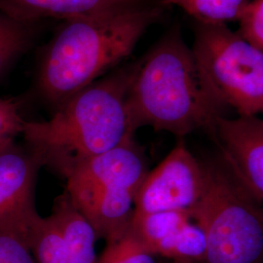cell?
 <instances>
[{
	"label": "cell",
	"instance_id": "1",
	"mask_svg": "<svg viewBox=\"0 0 263 263\" xmlns=\"http://www.w3.org/2000/svg\"><path fill=\"white\" fill-rule=\"evenodd\" d=\"M165 10L152 5L65 21L41 56L39 94L58 108L130 56Z\"/></svg>",
	"mask_w": 263,
	"mask_h": 263
},
{
	"label": "cell",
	"instance_id": "2",
	"mask_svg": "<svg viewBox=\"0 0 263 263\" xmlns=\"http://www.w3.org/2000/svg\"><path fill=\"white\" fill-rule=\"evenodd\" d=\"M127 108L135 131L148 126L182 139L214 130L226 108L204 84L192 49L175 25L138 60Z\"/></svg>",
	"mask_w": 263,
	"mask_h": 263
},
{
	"label": "cell",
	"instance_id": "3",
	"mask_svg": "<svg viewBox=\"0 0 263 263\" xmlns=\"http://www.w3.org/2000/svg\"><path fill=\"white\" fill-rule=\"evenodd\" d=\"M138 61L114 69L56 108L45 121H26V145L64 178L78 164L134 138L127 96Z\"/></svg>",
	"mask_w": 263,
	"mask_h": 263
},
{
	"label": "cell",
	"instance_id": "4",
	"mask_svg": "<svg viewBox=\"0 0 263 263\" xmlns=\"http://www.w3.org/2000/svg\"><path fill=\"white\" fill-rule=\"evenodd\" d=\"M203 196L189 212L206 236L201 263H263V209L226 162H204Z\"/></svg>",
	"mask_w": 263,
	"mask_h": 263
},
{
	"label": "cell",
	"instance_id": "5",
	"mask_svg": "<svg viewBox=\"0 0 263 263\" xmlns=\"http://www.w3.org/2000/svg\"><path fill=\"white\" fill-rule=\"evenodd\" d=\"M198 70L216 100L239 116L263 114V53L223 24L194 22Z\"/></svg>",
	"mask_w": 263,
	"mask_h": 263
},
{
	"label": "cell",
	"instance_id": "6",
	"mask_svg": "<svg viewBox=\"0 0 263 263\" xmlns=\"http://www.w3.org/2000/svg\"><path fill=\"white\" fill-rule=\"evenodd\" d=\"M205 183L203 162L179 139L165 159L147 173L136 195L133 216L190 212L203 196Z\"/></svg>",
	"mask_w": 263,
	"mask_h": 263
},
{
	"label": "cell",
	"instance_id": "7",
	"mask_svg": "<svg viewBox=\"0 0 263 263\" xmlns=\"http://www.w3.org/2000/svg\"><path fill=\"white\" fill-rule=\"evenodd\" d=\"M221 158L263 209V119L219 117L211 133Z\"/></svg>",
	"mask_w": 263,
	"mask_h": 263
},
{
	"label": "cell",
	"instance_id": "8",
	"mask_svg": "<svg viewBox=\"0 0 263 263\" xmlns=\"http://www.w3.org/2000/svg\"><path fill=\"white\" fill-rule=\"evenodd\" d=\"M27 236L35 263H98L97 235L81 216H67L57 226L52 216L37 215Z\"/></svg>",
	"mask_w": 263,
	"mask_h": 263
},
{
	"label": "cell",
	"instance_id": "9",
	"mask_svg": "<svg viewBox=\"0 0 263 263\" xmlns=\"http://www.w3.org/2000/svg\"><path fill=\"white\" fill-rule=\"evenodd\" d=\"M148 172L144 151L130 138L81 162L65 179L66 187L121 188L138 193Z\"/></svg>",
	"mask_w": 263,
	"mask_h": 263
},
{
	"label": "cell",
	"instance_id": "10",
	"mask_svg": "<svg viewBox=\"0 0 263 263\" xmlns=\"http://www.w3.org/2000/svg\"><path fill=\"white\" fill-rule=\"evenodd\" d=\"M44 163L27 145L14 142L0 152V223L29 222L38 215L34 187Z\"/></svg>",
	"mask_w": 263,
	"mask_h": 263
},
{
	"label": "cell",
	"instance_id": "11",
	"mask_svg": "<svg viewBox=\"0 0 263 263\" xmlns=\"http://www.w3.org/2000/svg\"><path fill=\"white\" fill-rule=\"evenodd\" d=\"M78 211L106 242L124 235L131 227L137 193L121 188L66 187Z\"/></svg>",
	"mask_w": 263,
	"mask_h": 263
},
{
	"label": "cell",
	"instance_id": "12",
	"mask_svg": "<svg viewBox=\"0 0 263 263\" xmlns=\"http://www.w3.org/2000/svg\"><path fill=\"white\" fill-rule=\"evenodd\" d=\"M161 5L159 0H0V13L20 23L67 20ZM163 6V5H162Z\"/></svg>",
	"mask_w": 263,
	"mask_h": 263
},
{
	"label": "cell",
	"instance_id": "13",
	"mask_svg": "<svg viewBox=\"0 0 263 263\" xmlns=\"http://www.w3.org/2000/svg\"><path fill=\"white\" fill-rule=\"evenodd\" d=\"M164 7L177 6L194 22L223 24L238 22L251 0H159Z\"/></svg>",
	"mask_w": 263,
	"mask_h": 263
},
{
	"label": "cell",
	"instance_id": "14",
	"mask_svg": "<svg viewBox=\"0 0 263 263\" xmlns=\"http://www.w3.org/2000/svg\"><path fill=\"white\" fill-rule=\"evenodd\" d=\"M35 23H20L0 13V76L31 45Z\"/></svg>",
	"mask_w": 263,
	"mask_h": 263
},
{
	"label": "cell",
	"instance_id": "15",
	"mask_svg": "<svg viewBox=\"0 0 263 263\" xmlns=\"http://www.w3.org/2000/svg\"><path fill=\"white\" fill-rule=\"evenodd\" d=\"M29 222L0 223V263H35L27 236Z\"/></svg>",
	"mask_w": 263,
	"mask_h": 263
},
{
	"label": "cell",
	"instance_id": "16",
	"mask_svg": "<svg viewBox=\"0 0 263 263\" xmlns=\"http://www.w3.org/2000/svg\"><path fill=\"white\" fill-rule=\"evenodd\" d=\"M130 229L118 239L106 242L98 263H158Z\"/></svg>",
	"mask_w": 263,
	"mask_h": 263
},
{
	"label": "cell",
	"instance_id": "17",
	"mask_svg": "<svg viewBox=\"0 0 263 263\" xmlns=\"http://www.w3.org/2000/svg\"><path fill=\"white\" fill-rule=\"evenodd\" d=\"M26 120L21 113V103L0 97V152L16 142L23 135Z\"/></svg>",
	"mask_w": 263,
	"mask_h": 263
},
{
	"label": "cell",
	"instance_id": "18",
	"mask_svg": "<svg viewBox=\"0 0 263 263\" xmlns=\"http://www.w3.org/2000/svg\"><path fill=\"white\" fill-rule=\"evenodd\" d=\"M238 22V33L263 53V0H251Z\"/></svg>",
	"mask_w": 263,
	"mask_h": 263
},
{
	"label": "cell",
	"instance_id": "19",
	"mask_svg": "<svg viewBox=\"0 0 263 263\" xmlns=\"http://www.w3.org/2000/svg\"><path fill=\"white\" fill-rule=\"evenodd\" d=\"M163 263H174V262H171V261H170V262H163Z\"/></svg>",
	"mask_w": 263,
	"mask_h": 263
}]
</instances>
